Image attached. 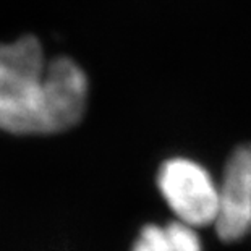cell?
<instances>
[{"label":"cell","mask_w":251,"mask_h":251,"mask_svg":"<svg viewBox=\"0 0 251 251\" xmlns=\"http://www.w3.org/2000/svg\"><path fill=\"white\" fill-rule=\"evenodd\" d=\"M157 188L180 222L191 227L214 226L219 214V185L191 159L165 161L157 174Z\"/></svg>","instance_id":"obj_2"},{"label":"cell","mask_w":251,"mask_h":251,"mask_svg":"<svg viewBox=\"0 0 251 251\" xmlns=\"http://www.w3.org/2000/svg\"><path fill=\"white\" fill-rule=\"evenodd\" d=\"M89 83L70 57L46 60L36 36L0 44V131L54 135L79 124Z\"/></svg>","instance_id":"obj_1"},{"label":"cell","mask_w":251,"mask_h":251,"mask_svg":"<svg viewBox=\"0 0 251 251\" xmlns=\"http://www.w3.org/2000/svg\"><path fill=\"white\" fill-rule=\"evenodd\" d=\"M131 251H202V243L195 227L174 221L144 226Z\"/></svg>","instance_id":"obj_4"},{"label":"cell","mask_w":251,"mask_h":251,"mask_svg":"<svg viewBox=\"0 0 251 251\" xmlns=\"http://www.w3.org/2000/svg\"><path fill=\"white\" fill-rule=\"evenodd\" d=\"M216 232L226 243H235L251 232V143L232 152L219 183Z\"/></svg>","instance_id":"obj_3"}]
</instances>
